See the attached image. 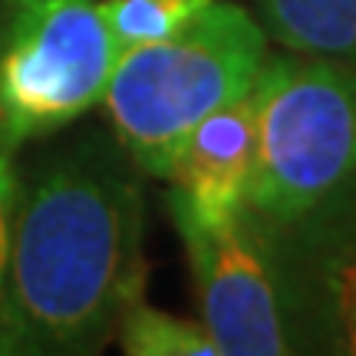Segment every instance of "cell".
Here are the masks:
<instances>
[{
  "label": "cell",
  "instance_id": "7a4b0ae2",
  "mask_svg": "<svg viewBox=\"0 0 356 356\" xmlns=\"http://www.w3.org/2000/svg\"><path fill=\"white\" fill-rule=\"evenodd\" d=\"M267 56L264 26L231 0H215L175 37L119 53L102 96L119 145L145 175L168 178L191 129L248 96Z\"/></svg>",
  "mask_w": 356,
  "mask_h": 356
},
{
  "label": "cell",
  "instance_id": "5b68a950",
  "mask_svg": "<svg viewBox=\"0 0 356 356\" xmlns=\"http://www.w3.org/2000/svg\"><path fill=\"white\" fill-rule=\"evenodd\" d=\"M188 254L204 330L221 356L293 353L267 225L244 202L225 218H202L178 195H165Z\"/></svg>",
  "mask_w": 356,
  "mask_h": 356
},
{
  "label": "cell",
  "instance_id": "277c9868",
  "mask_svg": "<svg viewBox=\"0 0 356 356\" xmlns=\"http://www.w3.org/2000/svg\"><path fill=\"white\" fill-rule=\"evenodd\" d=\"M115 47L96 0L0 3V142L20 149L102 102Z\"/></svg>",
  "mask_w": 356,
  "mask_h": 356
},
{
  "label": "cell",
  "instance_id": "ba28073f",
  "mask_svg": "<svg viewBox=\"0 0 356 356\" xmlns=\"http://www.w3.org/2000/svg\"><path fill=\"white\" fill-rule=\"evenodd\" d=\"M257 13L284 50L356 66V0H257Z\"/></svg>",
  "mask_w": 356,
  "mask_h": 356
},
{
  "label": "cell",
  "instance_id": "8fae6325",
  "mask_svg": "<svg viewBox=\"0 0 356 356\" xmlns=\"http://www.w3.org/2000/svg\"><path fill=\"white\" fill-rule=\"evenodd\" d=\"M13 202H17V172H13V149L0 142V280L7 267V251H10V221Z\"/></svg>",
  "mask_w": 356,
  "mask_h": 356
},
{
  "label": "cell",
  "instance_id": "3957f363",
  "mask_svg": "<svg viewBox=\"0 0 356 356\" xmlns=\"http://www.w3.org/2000/svg\"><path fill=\"white\" fill-rule=\"evenodd\" d=\"M251 96L257 159L248 204L267 225H287L356 175V66L267 56Z\"/></svg>",
  "mask_w": 356,
  "mask_h": 356
},
{
  "label": "cell",
  "instance_id": "6da1fadb",
  "mask_svg": "<svg viewBox=\"0 0 356 356\" xmlns=\"http://www.w3.org/2000/svg\"><path fill=\"white\" fill-rule=\"evenodd\" d=\"M142 291V191L109 145H66L17 178L0 353H99Z\"/></svg>",
  "mask_w": 356,
  "mask_h": 356
},
{
  "label": "cell",
  "instance_id": "8992f818",
  "mask_svg": "<svg viewBox=\"0 0 356 356\" xmlns=\"http://www.w3.org/2000/svg\"><path fill=\"white\" fill-rule=\"evenodd\" d=\"M267 238L293 353L356 356V175Z\"/></svg>",
  "mask_w": 356,
  "mask_h": 356
},
{
  "label": "cell",
  "instance_id": "9c48e42d",
  "mask_svg": "<svg viewBox=\"0 0 356 356\" xmlns=\"http://www.w3.org/2000/svg\"><path fill=\"white\" fill-rule=\"evenodd\" d=\"M215 0H96L102 24L119 53L175 37Z\"/></svg>",
  "mask_w": 356,
  "mask_h": 356
},
{
  "label": "cell",
  "instance_id": "30bf717a",
  "mask_svg": "<svg viewBox=\"0 0 356 356\" xmlns=\"http://www.w3.org/2000/svg\"><path fill=\"white\" fill-rule=\"evenodd\" d=\"M115 330L129 356H221L204 323L172 317L145 300L129 307Z\"/></svg>",
  "mask_w": 356,
  "mask_h": 356
},
{
  "label": "cell",
  "instance_id": "52a82bcc",
  "mask_svg": "<svg viewBox=\"0 0 356 356\" xmlns=\"http://www.w3.org/2000/svg\"><path fill=\"white\" fill-rule=\"evenodd\" d=\"M257 159V106L248 92L204 115L172 159L168 178L178 195L202 218H225L248 202Z\"/></svg>",
  "mask_w": 356,
  "mask_h": 356
}]
</instances>
